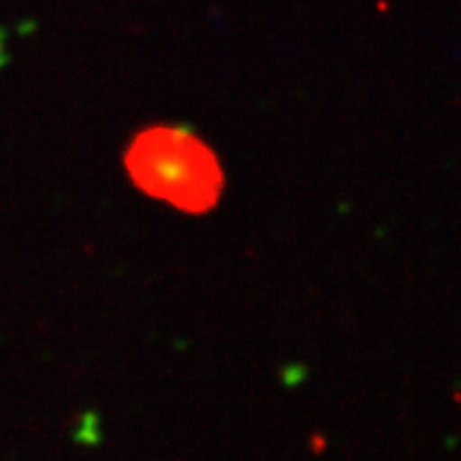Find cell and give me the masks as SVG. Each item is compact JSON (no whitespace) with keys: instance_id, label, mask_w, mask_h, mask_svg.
Listing matches in <instances>:
<instances>
[]
</instances>
